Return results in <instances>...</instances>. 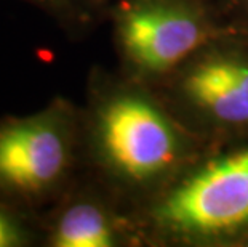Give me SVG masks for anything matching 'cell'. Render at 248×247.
Masks as SVG:
<instances>
[{
  "instance_id": "cell-1",
  "label": "cell",
  "mask_w": 248,
  "mask_h": 247,
  "mask_svg": "<svg viewBox=\"0 0 248 247\" xmlns=\"http://www.w3.org/2000/svg\"><path fill=\"white\" fill-rule=\"evenodd\" d=\"M160 218L186 233H221L248 223V149L212 162L163 202Z\"/></svg>"
},
{
  "instance_id": "cell-2",
  "label": "cell",
  "mask_w": 248,
  "mask_h": 247,
  "mask_svg": "<svg viewBox=\"0 0 248 247\" xmlns=\"http://www.w3.org/2000/svg\"><path fill=\"white\" fill-rule=\"evenodd\" d=\"M99 138L110 164L135 180L163 170L176 151L175 133L165 117L131 97L114 98L101 109Z\"/></svg>"
},
{
  "instance_id": "cell-3",
  "label": "cell",
  "mask_w": 248,
  "mask_h": 247,
  "mask_svg": "<svg viewBox=\"0 0 248 247\" xmlns=\"http://www.w3.org/2000/svg\"><path fill=\"white\" fill-rule=\"evenodd\" d=\"M67 140L51 115L0 122V196L46 190L67 165Z\"/></svg>"
},
{
  "instance_id": "cell-4",
  "label": "cell",
  "mask_w": 248,
  "mask_h": 247,
  "mask_svg": "<svg viewBox=\"0 0 248 247\" xmlns=\"http://www.w3.org/2000/svg\"><path fill=\"white\" fill-rule=\"evenodd\" d=\"M203 33L191 15L170 7L131 8L122 21V42L131 60L151 71L173 67L197 49Z\"/></svg>"
},
{
  "instance_id": "cell-5",
  "label": "cell",
  "mask_w": 248,
  "mask_h": 247,
  "mask_svg": "<svg viewBox=\"0 0 248 247\" xmlns=\"http://www.w3.org/2000/svg\"><path fill=\"white\" fill-rule=\"evenodd\" d=\"M186 93L200 108L224 122H248V65L210 61L186 79Z\"/></svg>"
},
{
  "instance_id": "cell-6",
  "label": "cell",
  "mask_w": 248,
  "mask_h": 247,
  "mask_svg": "<svg viewBox=\"0 0 248 247\" xmlns=\"http://www.w3.org/2000/svg\"><path fill=\"white\" fill-rule=\"evenodd\" d=\"M53 244L56 247H110L114 233L106 215L93 204H76L58 220Z\"/></svg>"
},
{
  "instance_id": "cell-7",
  "label": "cell",
  "mask_w": 248,
  "mask_h": 247,
  "mask_svg": "<svg viewBox=\"0 0 248 247\" xmlns=\"http://www.w3.org/2000/svg\"><path fill=\"white\" fill-rule=\"evenodd\" d=\"M26 243V231L12 210L0 202V247H18Z\"/></svg>"
}]
</instances>
